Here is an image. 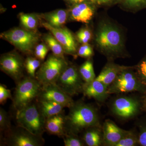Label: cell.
Listing matches in <instances>:
<instances>
[{
  "label": "cell",
  "instance_id": "cell-3",
  "mask_svg": "<svg viewBox=\"0 0 146 146\" xmlns=\"http://www.w3.org/2000/svg\"><path fill=\"white\" fill-rule=\"evenodd\" d=\"M16 82L12 99L16 111L22 109L38 99L42 86L35 78L23 77Z\"/></svg>",
  "mask_w": 146,
  "mask_h": 146
},
{
  "label": "cell",
  "instance_id": "cell-12",
  "mask_svg": "<svg viewBox=\"0 0 146 146\" xmlns=\"http://www.w3.org/2000/svg\"><path fill=\"white\" fill-rule=\"evenodd\" d=\"M37 99L55 102L69 108L75 103L72 97L66 94L56 83L42 86L41 93Z\"/></svg>",
  "mask_w": 146,
  "mask_h": 146
},
{
  "label": "cell",
  "instance_id": "cell-33",
  "mask_svg": "<svg viewBox=\"0 0 146 146\" xmlns=\"http://www.w3.org/2000/svg\"><path fill=\"white\" fill-rule=\"evenodd\" d=\"M48 48L44 44L37 45L35 48V57L39 60H44L48 52Z\"/></svg>",
  "mask_w": 146,
  "mask_h": 146
},
{
  "label": "cell",
  "instance_id": "cell-17",
  "mask_svg": "<svg viewBox=\"0 0 146 146\" xmlns=\"http://www.w3.org/2000/svg\"><path fill=\"white\" fill-rule=\"evenodd\" d=\"M131 68H132L120 66L113 63H108L105 66L96 79L108 87L122 71Z\"/></svg>",
  "mask_w": 146,
  "mask_h": 146
},
{
  "label": "cell",
  "instance_id": "cell-4",
  "mask_svg": "<svg viewBox=\"0 0 146 146\" xmlns=\"http://www.w3.org/2000/svg\"><path fill=\"white\" fill-rule=\"evenodd\" d=\"M96 41L100 50L106 54H118L122 50L121 33L111 24H102L96 35Z\"/></svg>",
  "mask_w": 146,
  "mask_h": 146
},
{
  "label": "cell",
  "instance_id": "cell-35",
  "mask_svg": "<svg viewBox=\"0 0 146 146\" xmlns=\"http://www.w3.org/2000/svg\"><path fill=\"white\" fill-rule=\"evenodd\" d=\"M138 143L142 146H146V128L143 129L138 138Z\"/></svg>",
  "mask_w": 146,
  "mask_h": 146
},
{
  "label": "cell",
  "instance_id": "cell-7",
  "mask_svg": "<svg viewBox=\"0 0 146 146\" xmlns=\"http://www.w3.org/2000/svg\"><path fill=\"white\" fill-rule=\"evenodd\" d=\"M131 68L122 71L108 87L109 95L145 91L146 86L142 83L136 74L130 71Z\"/></svg>",
  "mask_w": 146,
  "mask_h": 146
},
{
  "label": "cell",
  "instance_id": "cell-30",
  "mask_svg": "<svg viewBox=\"0 0 146 146\" xmlns=\"http://www.w3.org/2000/svg\"><path fill=\"white\" fill-rule=\"evenodd\" d=\"M92 33L89 29L84 28L79 31L77 33V39L79 42L82 44H86L92 38Z\"/></svg>",
  "mask_w": 146,
  "mask_h": 146
},
{
  "label": "cell",
  "instance_id": "cell-1",
  "mask_svg": "<svg viewBox=\"0 0 146 146\" xmlns=\"http://www.w3.org/2000/svg\"><path fill=\"white\" fill-rule=\"evenodd\" d=\"M66 117L67 132L77 135L91 127L99 126V120L96 110L83 102H75Z\"/></svg>",
  "mask_w": 146,
  "mask_h": 146
},
{
  "label": "cell",
  "instance_id": "cell-22",
  "mask_svg": "<svg viewBox=\"0 0 146 146\" xmlns=\"http://www.w3.org/2000/svg\"><path fill=\"white\" fill-rule=\"evenodd\" d=\"M44 39L54 55L57 57L65 59L64 57L65 52L63 46L52 34L46 35L44 36Z\"/></svg>",
  "mask_w": 146,
  "mask_h": 146
},
{
  "label": "cell",
  "instance_id": "cell-37",
  "mask_svg": "<svg viewBox=\"0 0 146 146\" xmlns=\"http://www.w3.org/2000/svg\"><path fill=\"white\" fill-rule=\"evenodd\" d=\"M84 1V0H72L73 2L76 3H81L83 2Z\"/></svg>",
  "mask_w": 146,
  "mask_h": 146
},
{
  "label": "cell",
  "instance_id": "cell-18",
  "mask_svg": "<svg viewBox=\"0 0 146 146\" xmlns=\"http://www.w3.org/2000/svg\"><path fill=\"white\" fill-rule=\"evenodd\" d=\"M71 17L74 21L87 23L94 14L93 9L85 3H81L73 7L71 10Z\"/></svg>",
  "mask_w": 146,
  "mask_h": 146
},
{
  "label": "cell",
  "instance_id": "cell-31",
  "mask_svg": "<svg viewBox=\"0 0 146 146\" xmlns=\"http://www.w3.org/2000/svg\"><path fill=\"white\" fill-rule=\"evenodd\" d=\"M137 76L141 82L146 86V58L141 61L137 67Z\"/></svg>",
  "mask_w": 146,
  "mask_h": 146
},
{
  "label": "cell",
  "instance_id": "cell-34",
  "mask_svg": "<svg viewBox=\"0 0 146 146\" xmlns=\"http://www.w3.org/2000/svg\"><path fill=\"white\" fill-rule=\"evenodd\" d=\"M8 99L12 100L13 97L11 96V92L7 89L5 85L0 84V104H4Z\"/></svg>",
  "mask_w": 146,
  "mask_h": 146
},
{
  "label": "cell",
  "instance_id": "cell-27",
  "mask_svg": "<svg viewBox=\"0 0 146 146\" xmlns=\"http://www.w3.org/2000/svg\"><path fill=\"white\" fill-rule=\"evenodd\" d=\"M138 143V138L132 131H125L121 139L116 146H134Z\"/></svg>",
  "mask_w": 146,
  "mask_h": 146
},
{
  "label": "cell",
  "instance_id": "cell-8",
  "mask_svg": "<svg viewBox=\"0 0 146 146\" xmlns=\"http://www.w3.org/2000/svg\"><path fill=\"white\" fill-rule=\"evenodd\" d=\"M55 83L71 97L82 93L85 84L79 70L75 66L69 65Z\"/></svg>",
  "mask_w": 146,
  "mask_h": 146
},
{
  "label": "cell",
  "instance_id": "cell-24",
  "mask_svg": "<svg viewBox=\"0 0 146 146\" xmlns=\"http://www.w3.org/2000/svg\"><path fill=\"white\" fill-rule=\"evenodd\" d=\"M21 24L28 30H35L38 25L37 17L34 14L30 13H21L20 16Z\"/></svg>",
  "mask_w": 146,
  "mask_h": 146
},
{
  "label": "cell",
  "instance_id": "cell-32",
  "mask_svg": "<svg viewBox=\"0 0 146 146\" xmlns=\"http://www.w3.org/2000/svg\"><path fill=\"white\" fill-rule=\"evenodd\" d=\"M93 54V48L88 43L83 44L78 50L77 55L82 57L89 58L92 56Z\"/></svg>",
  "mask_w": 146,
  "mask_h": 146
},
{
  "label": "cell",
  "instance_id": "cell-23",
  "mask_svg": "<svg viewBox=\"0 0 146 146\" xmlns=\"http://www.w3.org/2000/svg\"><path fill=\"white\" fill-rule=\"evenodd\" d=\"M80 74L85 83L92 82L96 78L93 63L90 60H87L83 63L79 69Z\"/></svg>",
  "mask_w": 146,
  "mask_h": 146
},
{
  "label": "cell",
  "instance_id": "cell-14",
  "mask_svg": "<svg viewBox=\"0 0 146 146\" xmlns=\"http://www.w3.org/2000/svg\"><path fill=\"white\" fill-rule=\"evenodd\" d=\"M103 142L106 145L116 146L119 143L125 131L119 127L114 122L106 120L103 127Z\"/></svg>",
  "mask_w": 146,
  "mask_h": 146
},
{
  "label": "cell",
  "instance_id": "cell-2",
  "mask_svg": "<svg viewBox=\"0 0 146 146\" xmlns=\"http://www.w3.org/2000/svg\"><path fill=\"white\" fill-rule=\"evenodd\" d=\"M16 122L18 126L23 128L33 135L42 136L45 130V118L37 102H33L16 111Z\"/></svg>",
  "mask_w": 146,
  "mask_h": 146
},
{
  "label": "cell",
  "instance_id": "cell-15",
  "mask_svg": "<svg viewBox=\"0 0 146 146\" xmlns=\"http://www.w3.org/2000/svg\"><path fill=\"white\" fill-rule=\"evenodd\" d=\"M64 111L46 119L45 130L50 134L63 138L67 133Z\"/></svg>",
  "mask_w": 146,
  "mask_h": 146
},
{
  "label": "cell",
  "instance_id": "cell-13",
  "mask_svg": "<svg viewBox=\"0 0 146 146\" xmlns=\"http://www.w3.org/2000/svg\"><path fill=\"white\" fill-rule=\"evenodd\" d=\"M140 103L138 100L129 97L116 99L112 105V111L118 117L128 119L134 117L139 112Z\"/></svg>",
  "mask_w": 146,
  "mask_h": 146
},
{
  "label": "cell",
  "instance_id": "cell-25",
  "mask_svg": "<svg viewBox=\"0 0 146 146\" xmlns=\"http://www.w3.org/2000/svg\"><path fill=\"white\" fill-rule=\"evenodd\" d=\"M41 60L36 57L29 56L25 61L24 65L29 76L35 78L36 71L41 65Z\"/></svg>",
  "mask_w": 146,
  "mask_h": 146
},
{
  "label": "cell",
  "instance_id": "cell-29",
  "mask_svg": "<svg viewBox=\"0 0 146 146\" xmlns=\"http://www.w3.org/2000/svg\"><path fill=\"white\" fill-rule=\"evenodd\" d=\"M123 5L133 10L146 8V0H122Z\"/></svg>",
  "mask_w": 146,
  "mask_h": 146
},
{
  "label": "cell",
  "instance_id": "cell-11",
  "mask_svg": "<svg viewBox=\"0 0 146 146\" xmlns=\"http://www.w3.org/2000/svg\"><path fill=\"white\" fill-rule=\"evenodd\" d=\"M43 27L48 30L62 45L65 53L76 56L77 55V44L74 36L70 30L62 27H54L47 22L42 23Z\"/></svg>",
  "mask_w": 146,
  "mask_h": 146
},
{
  "label": "cell",
  "instance_id": "cell-28",
  "mask_svg": "<svg viewBox=\"0 0 146 146\" xmlns=\"http://www.w3.org/2000/svg\"><path fill=\"white\" fill-rule=\"evenodd\" d=\"M63 138L65 146H83L85 144L83 140L80 139L77 135L74 133L67 132Z\"/></svg>",
  "mask_w": 146,
  "mask_h": 146
},
{
  "label": "cell",
  "instance_id": "cell-10",
  "mask_svg": "<svg viewBox=\"0 0 146 146\" xmlns=\"http://www.w3.org/2000/svg\"><path fill=\"white\" fill-rule=\"evenodd\" d=\"M24 63L19 55L15 53H9L1 57L0 68L1 71L17 82L23 78Z\"/></svg>",
  "mask_w": 146,
  "mask_h": 146
},
{
  "label": "cell",
  "instance_id": "cell-21",
  "mask_svg": "<svg viewBox=\"0 0 146 146\" xmlns=\"http://www.w3.org/2000/svg\"><path fill=\"white\" fill-rule=\"evenodd\" d=\"M68 12L64 9H58L46 14L45 20L52 26L54 27H61L67 22Z\"/></svg>",
  "mask_w": 146,
  "mask_h": 146
},
{
  "label": "cell",
  "instance_id": "cell-5",
  "mask_svg": "<svg viewBox=\"0 0 146 146\" xmlns=\"http://www.w3.org/2000/svg\"><path fill=\"white\" fill-rule=\"evenodd\" d=\"M68 65L65 59L50 55L36 73L35 78L42 86L55 83Z\"/></svg>",
  "mask_w": 146,
  "mask_h": 146
},
{
  "label": "cell",
  "instance_id": "cell-19",
  "mask_svg": "<svg viewBox=\"0 0 146 146\" xmlns=\"http://www.w3.org/2000/svg\"><path fill=\"white\" fill-rule=\"evenodd\" d=\"M36 100L46 119L63 112V108H65L60 104L51 101L40 99Z\"/></svg>",
  "mask_w": 146,
  "mask_h": 146
},
{
  "label": "cell",
  "instance_id": "cell-36",
  "mask_svg": "<svg viewBox=\"0 0 146 146\" xmlns=\"http://www.w3.org/2000/svg\"><path fill=\"white\" fill-rule=\"evenodd\" d=\"M92 3L97 4L99 5L108 3L113 0H90Z\"/></svg>",
  "mask_w": 146,
  "mask_h": 146
},
{
  "label": "cell",
  "instance_id": "cell-26",
  "mask_svg": "<svg viewBox=\"0 0 146 146\" xmlns=\"http://www.w3.org/2000/svg\"><path fill=\"white\" fill-rule=\"evenodd\" d=\"M10 115L5 110L0 108V131L1 133H5L11 129Z\"/></svg>",
  "mask_w": 146,
  "mask_h": 146
},
{
  "label": "cell",
  "instance_id": "cell-6",
  "mask_svg": "<svg viewBox=\"0 0 146 146\" xmlns=\"http://www.w3.org/2000/svg\"><path fill=\"white\" fill-rule=\"evenodd\" d=\"M1 37L6 40L24 53H31L39 40V36L34 31L16 28L3 33Z\"/></svg>",
  "mask_w": 146,
  "mask_h": 146
},
{
  "label": "cell",
  "instance_id": "cell-16",
  "mask_svg": "<svg viewBox=\"0 0 146 146\" xmlns=\"http://www.w3.org/2000/svg\"><path fill=\"white\" fill-rule=\"evenodd\" d=\"M82 93L84 96L100 102H104L109 95L107 86L96 79L90 83H85Z\"/></svg>",
  "mask_w": 146,
  "mask_h": 146
},
{
  "label": "cell",
  "instance_id": "cell-20",
  "mask_svg": "<svg viewBox=\"0 0 146 146\" xmlns=\"http://www.w3.org/2000/svg\"><path fill=\"white\" fill-rule=\"evenodd\" d=\"M84 131L82 140L86 145L99 146L103 142V137L99 126L89 128Z\"/></svg>",
  "mask_w": 146,
  "mask_h": 146
},
{
  "label": "cell",
  "instance_id": "cell-9",
  "mask_svg": "<svg viewBox=\"0 0 146 146\" xmlns=\"http://www.w3.org/2000/svg\"><path fill=\"white\" fill-rule=\"evenodd\" d=\"M2 142L11 146H41L44 143L42 136H35L23 128L18 126L11 128L5 133Z\"/></svg>",
  "mask_w": 146,
  "mask_h": 146
}]
</instances>
